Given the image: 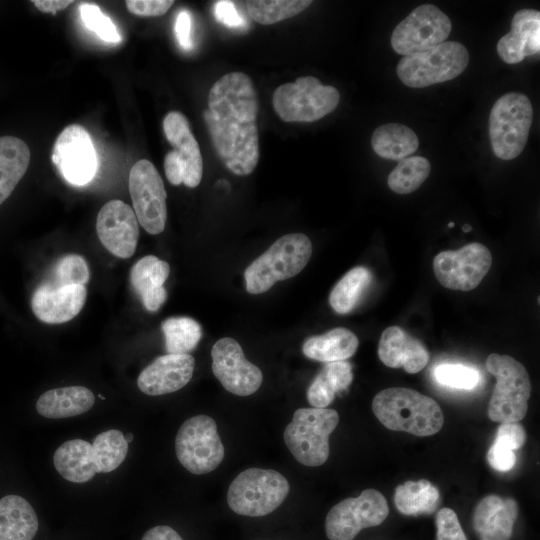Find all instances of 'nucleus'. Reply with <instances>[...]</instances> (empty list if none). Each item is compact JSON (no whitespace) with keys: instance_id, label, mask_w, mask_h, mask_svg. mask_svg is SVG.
<instances>
[{"instance_id":"1","label":"nucleus","mask_w":540,"mask_h":540,"mask_svg":"<svg viewBox=\"0 0 540 540\" xmlns=\"http://www.w3.org/2000/svg\"><path fill=\"white\" fill-rule=\"evenodd\" d=\"M258 110L254 83L245 73L225 74L209 91L206 127L220 160L238 176L252 173L259 161Z\"/></svg>"},{"instance_id":"2","label":"nucleus","mask_w":540,"mask_h":540,"mask_svg":"<svg viewBox=\"0 0 540 540\" xmlns=\"http://www.w3.org/2000/svg\"><path fill=\"white\" fill-rule=\"evenodd\" d=\"M372 410L386 428L416 436L434 435L444 423L439 404L410 388L391 387L380 391L372 401Z\"/></svg>"},{"instance_id":"3","label":"nucleus","mask_w":540,"mask_h":540,"mask_svg":"<svg viewBox=\"0 0 540 540\" xmlns=\"http://www.w3.org/2000/svg\"><path fill=\"white\" fill-rule=\"evenodd\" d=\"M312 255V243L302 233L278 238L257 257L244 272L246 290L250 294L268 291L276 282L300 273Z\"/></svg>"},{"instance_id":"4","label":"nucleus","mask_w":540,"mask_h":540,"mask_svg":"<svg viewBox=\"0 0 540 540\" xmlns=\"http://www.w3.org/2000/svg\"><path fill=\"white\" fill-rule=\"evenodd\" d=\"M486 369L496 378L488 405V417L494 422L517 423L528 410L531 382L523 364L508 355L490 354Z\"/></svg>"},{"instance_id":"5","label":"nucleus","mask_w":540,"mask_h":540,"mask_svg":"<svg viewBox=\"0 0 540 540\" xmlns=\"http://www.w3.org/2000/svg\"><path fill=\"white\" fill-rule=\"evenodd\" d=\"M338 422L339 415L334 409L299 408L284 430V442L299 463L320 466L329 457V436Z\"/></svg>"},{"instance_id":"6","label":"nucleus","mask_w":540,"mask_h":540,"mask_svg":"<svg viewBox=\"0 0 540 540\" xmlns=\"http://www.w3.org/2000/svg\"><path fill=\"white\" fill-rule=\"evenodd\" d=\"M289 491L288 480L278 471L249 468L231 482L227 503L238 515L261 517L277 509Z\"/></svg>"},{"instance_id":"7","label":"nucleus","mask_w":540,"mask_h":540,"mask_svg":"<svg viewBox=\"0 0 540 540\" xmlns=\"http://www.w3.org/2000/svg\"><path fill=\"white\" fill-rule=\"evenodd\" d=\"M339 91L314 76L298 77L278 86L272 96L276 114L284 122H313L334 111Z\"/></svg>"},{"instance_id":"8","label":"nucleus","mask_w":540,"mask_h":540,"mask_svg":"<svg viewBox=\"0 0 540 540\" xmlns=\"http://www.w3.org/2000/svg\"><path fill=\"white\" fill-rule=\"evenodd\" d=\"M533 120L529 98L509 92L497 99L489 115V137L496 157L512 160L526 146Z\"/></svg>"},{"instance_id":"9","label":"nucleus","mask_w":540,"mask_h":540,"mask_svg":"<svg viewBox=\"0 0 540 540\" xmlns=\"http://www.w3.org/2000/svg\"><path fill=\"white\" fill-rule=\"evenodd\" d=\"M468 63L469 52L463 44L445 41L427 51L403 56L397 75L406 86L423 88L456 78Z\"/></svg>"},{"instance_id":"10","label":"nucleus","mask_w":540,"mask_h":540,"mask_svg":"<svg viewBox=\"0 0 540 540\" xmlns=\"http://www.w3.org/2000/svg\"><path fill=\"white\" fill-rule=\"evenodd\" d=\"M175 452L180 464L192 474L215 470L225 451L214 419L200 414L182 423L175 438Z\"/></svg>"},{"instance_id":"11","label":"nucleus","mask_w":540,"mask_h":540,"mask_svg":"<svg viewBox=\"0 0 540 540\" xmlns=\"http://www.w3.org/2000/svg\"><path fill=\"white\" fill-rule=\"evenodd\" d=\"M389 514L384 495L368 488L358 497L346 498L334 505L325 519L329 540H353L364 528L382 524Z\"/></svg>"},{"instance_id":"12","label":"nucleus","mask_w":540,"mask_h":540,"mask_svg":"<svg viewBox=\"0 0 540 540\" xmlns=\"http://www.w3.org/2000/svg\"><path fill=\"white\" fill-rule=\"evenodd\" d=\"M129 192L138 223L149 234H160L167 220V193L160 174L149 160L141 159L132 166Z\"/></svg>"},{"instance_id":"13","label":"nucleus","mask_w":540,"mask_h":540,"mask_svg":"<svg viewBox=\"0 0 540 540\" xmlns=\"http://www.w3.org/2000/svg\"><path fill=\"white\" fill-rule=\"evenodd\" d=\"M451 32V21L437 6L423 4L414 9L394 29L391 45L400 55L427 51L445 42Z\"/></svg>"},{"instance_id":"14","label":"nucleus","mask_w":540,"mask_h":540,"mask_svg":"<svg viewBox=\"0 0 540 540\" xmlns=\"http://www.w3.org/2000/svg\"><path fill=\"white\" fill-rule=\"evenodd\" d=\"M492 265L490 250L478 242L458 250L439 252L433 260L438 282L450 290L470 291L476 288Z\"/></svg>"},{"instance_id":"15","label":"nucleus","mask_w":540,"mask_h":540,"mask_svg":"<svg viewBox=\"0 0 540 540\" xmlns=\"http://www.w3.org/2000/svg\"><path fill=\"white\" fill-rule=\"evenodd\" d=\"M52 161L68 183L75 186L89 183L98 162L88 131L78 124L64 128L54 143Z\"/></svg>"},{"instance_id":"16","label":"nucleus","mask_w":540,"mask_h":540,"mask_svg":"<svg viewBox=\"0 0 540 540\" xmlns=\"http://www.w3.org/2000/svg\"><path fill=\"white\" fill-rule=\"evenodd\" d=\"M212 371L221 385L237 396H249L261 386V370L248 361L241 345L233 338L224 337L211 350Z\"/></svg>"},{"instance_id":"17","label":"nucleus","mask_w":540,"mask_h":540,"mask_svg":"<svg viewBox=\"0 0 540 540\" xmlns=\"http://www.w3.org/2000/svg\"><path fill=\"white\" fill-rule=\"evenodd\" d=\"M96 231L102 245L119 258L131 257L139 238L134 210L121 200L107 202L99 211Z\"/></svg>"},{"instance_id":"18","label":"nucleus","mask_w":540,"mask_h":540,"mask_svg":"<svg viewBox=\"0 0 540 540\" xmlns=\"http://www.w3.org/2000/svg\"><path fill=\"white\" fill-rule=\"evenodd\" d=\"M195 359L190 354H166L157 357L139 374L140 391L159 396L178 391L192 378Z\"/></svg>"},{"instance_id":"19","label":"nucleus","mask_w":540,"mask_h":540,"mask_svg":"<svg viewBox=\"0 0 540 540\" xmlns=\"http://www.w3.org/2000/svg\"><path fill=\"white\" fill-rule=\"evenodd\" d=\"M87 291L82 285H40L33 293L34 315L48 324L65 323L78 315L85 304Z\"/></svg>"},{"instance_id":"20","label":"nucleus","mask_w":540,"mask_h":540,"mask_svg":"<svg viewBox=\"0 0 540 540\" xmlns=\"http://www.w3.org/2000/svg\"><path fill=\"white\" fill-rule=\"evenodd\" d=\"M163 131L183 167L182 183L189 188L197 187L203 175V159L186 116L178 111L169 112L163 120Z\"/></svg>"},{"instance_id":"21","label":"nucleus","mask_w":540,"mask_h":540,"mask_svg":"<svg viewBox=\"0 0 540 540\" xmlns=\"http://www.w3.org/2000/svg\"><path fill=\"white\" fill-rule=\"evenodd\" d=\"M519 512L512 498L487 495L476 505L472 524L479 540H510Z\"/></svg>"},{"instance_id":"22","label":"nucleus","mask_w":540,"mask_h":540,"mask_svg":"<svg viewBox=\"0 0 540 540\" xmlns=\"http://www.w3.org/2000/svg\"><path fill=\"white\" fill-rule=\"evenodd\" d=\"M378 356L387 367H402L410 374L420 372L430 358L426 347L398 326H390L382 332Z\"/></svg>"},{"instance_id":"23","label":"nucleus","mask_w":540,"mask_h":540,"mask_svg":"<svg viewBox=\"0 0 540 540\" xmlns=\"http://www.w3.org/2000/svg\"><path fill=\"white\" fill-rule=\"evenodd\" d=\"M53 463L64 479L74 483H84L96 473H105L98 446L83 439L61 444L53 455Z\"/></svg>"},{"instance_id":"24","label":"nucleus","mask_w":540,"mask_h":540,"mask_svg":"<svg viewBox=\"0 0 540 540\" xmlns=\"http://www.w3.org/2000/svg\"><path fill=\"white\" fill-rule=\"evenodd\" d=\"M540 13L534 9L517 11L511 22V30L497 44L500 58L509 64L521 62L525 57L539 53Z\"/></svg>"},{"instance_id":"25","label":"nucleus","mask_w":540,"mask_h":540,"mask_svg":"<svg viewBox=\"0 0 540 540\" xmlns=\"http://www.w3.org/2000/svg\"><path fill=\"white\" fill-rule=\"evenodd\" d=\"M169 273V264L154 255L144 256L132 266L130 271L132 288L148 311H157L165 302L167 293L163 285Z\"/></svg>"},{"instance_id":"26","label":"nucleus","mask_w":540,"mask_h":540,"mask_svg":"<svg viewBox=\"0 0 540 540\" xmlns=\"http://www.w3.org/2000/svg\"><path fill=\"white\" fill-rule=\"evenodd\" d=\"M94 402V394L88 388L69 386L44 392L36 402V410L45 418L62 419L89 411Z\"/></svg>"},{"instance_id":"27","label":"nucleus","mask_w":540,"mask_h":540,"mask_svg":"<svg viewBox=\"0 0 540 540\" xmlns=\"http://www.w3.org/2000/svg\"><path fill=\"white\" fill-rule=\"evenodd\" d=\"M38 530V518L31 504L19 495L0 499V540H31Z\"/></svg>"},{"instance_id":"28","label":"nucleus","mask_w":540,"mask_h":540,"mask_svg":"<svg viewBox=\"0 0 540 540\" xmlns=\"http://www.w3.org/2000/svg\"><path fill=\"white\" fill-rule=\"evenodd\" d=\"M358 346L359 340L351 330L336 327L307 338L302 352L309 359L329 363L345 361L355 354Z\"/></svg>"},{"instance_id":"29","label":"nucleus","mask_w":540,"mask_h":540,"mask_svg":"<svg viewBox=\"0 0 540 540\" xmlns=\"http://www.w3.org/2000/svg\"><path fill=\"white\" fill-rule=\"evenodd\" d=\"M30 162L27 144L13 136L0 137V205L25 175Z\"/></svg>"},{"instance_id":"30","label":"nucleus","mask_w":540,"mask_h":540,"mask_svg":"<svg viewBox=\"0 0 540 540\" xmlns=\"http://www.w3.org/2000/svg\"><path fill=\"white\" fill-rule=\"evenodd\" d=\"M352 380V365L349 362L326 363L309 385L307 400L312 407L326 408L337 393L349 387Z\"/></svg>"},{"instance_id":"31","label":"nucleus","mask_w":540,"mask_h":540,"mask_svg":"<svg viewBox=\"0 0 540 540\" xmlns=\"http://www.w3.org/2000/svg\"><path fill=\"white\" fill-rule=\"evenodd\" d=\"M371 145L378 156L400 161L416 152L419 140L416 133L408 126L388 123L374 130Z\"/></svg>"},{"instance_id":"32","label":"nucleus","mask_w":540,"mask_h":540,"mask_svg":"<svg viewBox=\"0 0 540 540\" xmlns=\"http://www.w3.org/2000/svg\"><path fill=\"white\" fill-rule=\"evenodd\" d=\"M439 490L428 480L406 481L394 493L397 510L407 516L432 514L440 504Z\"/></svg>"},{"instance_id":"33","label":"nucleus","mask_w":540,"mask_h":540,"mask_svg":"<svg viewBox=\"0 0 540 540\" xmlns=\"http://www.w3.org/2000/svg\"><path fill=\"white\" fill-rule=\"evenodd\" d=\"M372 281L371 271L363 266L350 269L333 287L329 304L338 314H346L354 309Z\"/></svg>"},{"instance_id":"34","label":"nucleus","mask_w":540,"mask_h":540,"mask_svg":"<svg viewBox=\"0 0 540 540\" xmlns=\"http://www.w3.org/2000/svg\"><path fill=\"white\" fill-rule=\"evenodd\" d=\"M165 347L169 354H189L201 336V325L190 317H170L162 322Z\"/></svg>"},{"instance_id":"35","label":"nucleus","mask_w":540,"mask_h":540,"mask_svg":"<svg viewBox=\"0 0 540 540\" xmlns=\"http://www.w3.org/2000/svg\"><path fill=\"white\" fill-rule=\"evenodd\" d=\"M431 171L430 162L422 156H411L399 161L388 176L389 188L398 194H409L417 190Z\"/></svg>"},{"instance_id":"36","label":"nucleus","mask_w":540,"mask_h":540,"mask_svg":"<svg viewBox=\"0 0 540 540\" xmlns=\"http://www.w3.org/2000/svg\"><path fill=\"white\" fill-rule=\"evenodd\" d=\"M310 0H251L246 2L250 17L262 25H271L301 13Z\"/></svg>"},{"instance_id":"37","label":"nucleus","mask_w":540,"mask_h":540,"mask_svg":"<svg viewBox=\"0 0 540 540\" xmlns=\"http://www.w3.org/2000/svg\"><path fill=\"white\" fill-rule=\"evenodd\" d=\"M47 284L54 286L82 285L88 282L90 273L86 260L77 254H68L57 261Z\"/></svg>"},{"instance_id":"38","label":"nucleus","mask_w":540,"mask_h":540,"mask_svg":"<svg viewBox=\"0 0 540 540\" xmlns=\"http://www.w3.org/2000/svg\"><path fill=\"white\" fill-rule=\"evenodd\" d=\"M438 383L455 389H473L480 380L479 372L462 364H440L434 369Z\"/></svg>"},{"instance_id":"39","label":"nucleus","mask_w":540,"mask_h":540,"mask_svg":"<svg viewBox=\"0 0 540 540\" xmlns=\"http://www.w3.org/2000/svg\"><path fill=\"white\" fill-rule=\"evenodd\" d=\"M80 15L83 24L100 39L105 42L118 43L121 40L113 22L108 18L101 9L90 3H84L80 6Z\"/></svg>"},{"instance_id":"40","label":"nucleus","mask_w":540,"mask_h":540,"mask_svg":"<svg viewBox=\"0 0 540 540\" xmlns=\"http://www.w3.org/2000/svg\"><path fill=\"white\" fill-rule=\"evenodd\" d=\"M437 540H467L457 514L450 508H442L437 512Z\"/></svg>"},{"instance_id":"41","label":"nucleus","mask_w":540,"mask_h":540,"mask_svg":"<svg viewBox=\"0 0 540 540\" xmlns=\"http://www.w3.org/2000/svg\"><path fill=\"white\" fill-rule=\"evenodd\" d=\"M487 461L489 465L499 472L511 470L516 463V455L506 444L494 440L487 452Z\"/></svg>"},{"instance_id":"42","label":"nucleus","mask_w":540,"mask_h":540,"mask_svg":"<svg viewBox=\"0 0 540 540\" xmlns=\"http://www.w3.org/2000/svg\"><path fill=\"white\" fill-rule=\"evenodd\" d=\"M129 12L139 16H161L174 4L172 0H127Z\"/></svg>"},{"instance_id":"43","label":"nucleus","mask_w":540,"mask_h":540,"mask_svg":"<svg viewBox=\"0 0 540 540\" xmlns=\"http://www.w3.org/2000/svg\"><path fill=\"white\" fill-rule=\"evenodd\" d=\"M213 14L216 20L229 28H243L246 21L236 9L232 1L222 0L215 2Z\"/></svg>"},{"instance_id":"44","label":"nucleus","mask_w":540,"mask_h":540,"mask_svg":"<svg viewBox=\"0 0 540 540\" xmlns=\"http://www.w3.org/2000/svg\"><path fill=\"white\" fill-rule=\"evenodd\" d=\"M526 438L524 428L517 423H502L495 436V440L506 444L512 450L521 448L526 442Z\"/></svg>"},{"instance_id":"45","label":"nucleus","mask_w":540,"mask_h":540,"mask_svg":"<svg viewBox=\"0 0 540 540\" xmlns=\"http://www.w3.org/2000/svg\"><path fill=\"white\" fill-rule=\"evenodd\" d=\"M191 29L192 19L190 13L186 10L180 11L175 20L174 32L179 45L186 51L191 50L193 47Z\"/></svg>"},{"instance_id":"46","label":"nucleus","mask_w":540,"mask_h":540,"mask_svg":"<svg viewBox=\"0 0 540 540\" xmlns=\"http://www.w3.org/2000/svg\"><path fill=\"white\" fill-rule=\"evenodd\" d=\"M141 540H183V538L173 528L159 525L146 531Z\"/></svg>"},{"instance_id":"47","label":"nucleus","mask_w":540,"mask_h":540,"mask_svg":"<svg viewBox=\"0 0 540 540\" xmlns=\"http://www.w3.org/2000/svg\"><path fill=\"white\" fill-rule=\"evenodd\" d=\"M32 3L41 12L56 14L57 11L65 9L71 3H73V1H70V0H33Z\"/></svg>"},{"instance_id":"48","label":"nucleus","mask_w":540,"mask_h":540,"mask_svg":"<svg viewBox=\"0 0 540 540\" xmlns=\"http://www.w3.org/2000/svg\"><path fill=\"white\" fill-rule=\"evenodd\" d=\"M126 441L129 443L133 440V434L132 433H128L126 435H124Z\"/></svg>"},{"instance_id":"49","label":"nucleus","mask_w":540,"mask_h":540,"mask_svg":"<svg viewBox=\"0 0 540 540\" xmlns=\"http://www.w3.org/2000/svg\"><path fill=\"white\" fill-rule=\"evenodd\" d=\"M471 229H472V227H471L470 225H468V224H465V225L462 227V230H463L464 232H470Z\"/></svg>"},{"instance_id":"50","label":"nucleus","mask_w":540,"mask_h":540,"mask_svg":"<svg viewBox=\"0 0 540 540\" xmlns=\"http://www.w3.org/2000/svg\"><path fill=\"white\" fill-rule=\"evenodd\" d=\"M448 226H449L450 228H452V227L454 226V223H453V222H450V223L448 224Z\"/></svg>"}]
</instances>
